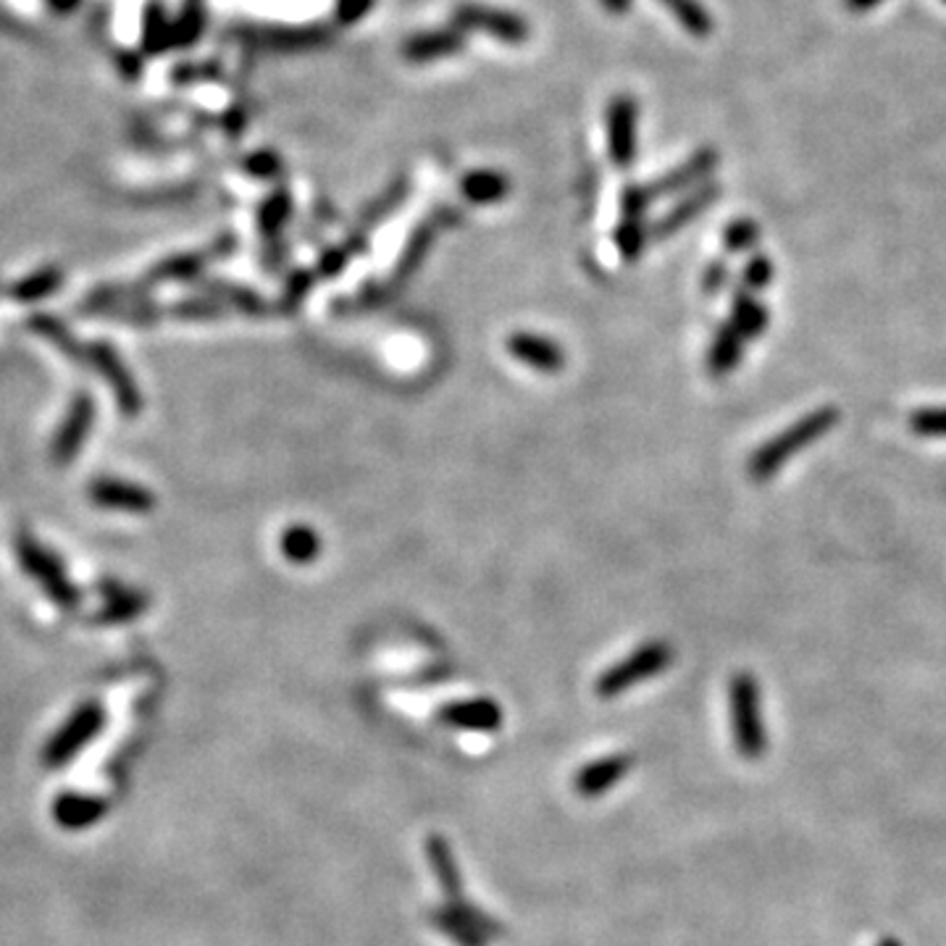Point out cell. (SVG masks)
I'll return each mask as SVG.
<instances>
[{
  "label": "cell",
  "mask_w": 946,
  "mask_h": 946,
  "mask_svg": "<svg viewBox=\"0 0 946 946\" xmlns=\"http://www.w3.org/2000/svg\"><path fill=\"white\" fill-rule=\"evenodd\" d=\"M838 418H842V414H838V408H834V405H823V408H815L810 410L807 416L796 418L789 429L775 434L773 439H767L763 447H757V450L750 455V464H746V474H750V479L752 481L771 479V476L779 474L796 452L807 450V447L817 443V439L826 437V434L838 424Z\"/></svg>",
  "instance_id": "1"
},
{
  "label": "cell",
  "mask_w": 946,
  "mask_h": 946,
  "mask_svg": "<svg viewBox=\"0 0 946 946\" xmlns=\"http://www.w3.org/2000/svg\"><path fill=\"white\" fill-rule=\"evenodd\" d=\"M729 713L734 744L746 760H760L765 755L767 736L763 721V700L755 675L736 673L729 684Z\"/></svg>",
  "instance_id": "2"
},
{
  "label": "cell",
  "mask_w": 946,
  "mask_h": 946,
  "mask_svg": "<svg viewBox=\"0 0 946 946\" xmlns=\"http://www.w3.org/2000/svg\"><path fill=\"white\" fill-rule=\"evenodd\" d=\"M673 663V650L665 642H647L637 647L629 658H623L621 663L608 668L600 679H597L594 692L600 700H616L629 689L650 681L654 675H660L668 665Z\"/></svg>",
  "instance_id": "3"
},
{
  "label": "cell",
  "mask_w": 946,
  "mask_h": 946,
  "mask_svg": "<svg viewBox=\"0 0 946 946\" xmlns=\"http://www.w3.org/2000/svg\"><path fill=\"white\" fill-rule=\"evenodd\" d=\"M17 558L21 568H24L32 579H38L48 597H51L53 602H59L61 608H74V604L80 602V592H77L74 584L67 579L59 560H55L38 539H32L30 533H19L17 537Z\"/></svg>",
  "instance_id": "4"
},
{
  "label": "cell",
  "mask_w": 946,
  "mask_h": 946,
  "mask_svg": "<svg viewBox=\"0 0 946 946\" xmlns=\"http://www.w3.org/2000/svg\"><path fill=\"white\" fill-rule=\"evenodd\" d=\"M103 721H105V713L98 702H84V705L77 708L74 713L69 715V721L55 731V736L48 742L45 752H42L45 765L59 767L63 763H69V760L74 757L84 744L92 742V736L101 731Z\"/></svg>",
  "instance_id": "5"
},
{
  "label": "cell",
  "mask_w": 946,
  "mask_h": 946,
  "mask_svg": "<svg viewBox=\"0 0 946 946\" xmlns=\"http://www.w3.org/2000/svg\"><path fill=\"white\" fill-rule=\"evenodd\" d=\"M452 21L460 30L487 32L497 40L508 42V45H521L523 40H529V24H526L521 17H516V13L510 11L492 9V6L464 3L455 9Z\"/></svg>",
  "instance_id": "6"
},
{
  "label": "cell",
  "mask_w": 946,
  "mask_h": 946,
  "mask_svg": "<svg viewBox=\"0 0 946 946\" xmlns=\"http://www.w3.org/2000/svg\"><path fill=\"white\" fill-rule=\"evenodd\" d=\"M82 360H88L90 366H95L98 372L103 374V379L109 382V387L113 389V397H116L121 414H126V416H138L140 414V410H142L140 387H138V384H134L130 368H126L124 363H121L119 353L113 350L111 345H103V343L88 345V347H84V358Z\"/></svg>",
  "instance_id": "7"
},
{
  "label": "cell",
  "mask_w": 946,
  "mask_h": 946,
  "mask_svg": "<svg viewBox=\"0 0 946 946\" xmlns=\"http://www.w3.org/2000/svg\"><path fill=\"white\" fill-rule=\"evenodd\" d=\"M637 101L616 95L608 105V153L618 169L631 166L637 159Z\"/></svg>",
  "instance_id": "8"
},
{
  "label": "cell",
  "mask_w": 946,
  "mask_h": 946,
  "mask_svg": "<svg viewBox=\"0 0 946 946\" xmlns=\"http://www.w3.org/2000/svg\"><path fill=\"white\" fill-rule=\"evenodd\" d=\"M718 161H721L718 151H713V148H702V151L689 155L686 161H681L679 166L660 176L658 182L647 184V192H650L652 201H658V197L675 195V192L696 190L700 184L708 182L710 174L715 172Z\"/></svg>",
  "instance_id": "9"
},
{
  "label": "cell",
  "mask_w": 946,
  "mask_h": 946,
  "mask_svg": "<svg viewBox=\"0 0 946 946\" xmlns=\"http://www.w3.org/2000/svg\"><path fill=\"white\" fill-rule=\"evenodd\" d=\"M95 421V403H92L90 393H80L71 400L67 418H63L59 434H55L53 443V460L59 466H67L77 452L82 450L84 439L92 429Z\"/></svg>",
  "instance_id": "10"
},
{
  "label": "cell",
  "mask_w": 946,
  "mask_h": 946,
  "mask_svg": "<svg viewBox=\"0 0 946 946\" xmlns=\"http://www.w3.org/2000/svg\"><path fill=\"white\" fill-rule=\"evenodd\" d=\"M439 723L458 731H476V734H492L502 725V710L489 696L476 700H458L439 710Z\"/></svg>",
  "instance_id": "11"
},
{
  "label": "cell",
  "mask_w": 946,
  "mask_h": 946,
  "mask_svg": "<svg viewBox=\"0 0 946 946\" xmlns=\"http://www.w3.org/2000/svg\"><path fill=\"white\" fill-rule=\"evenodd\" d=\"M92 502L121 513H151L155 508V497L151 489L124 479H95L90 487Z\"/></svg>",
  "instance_id": "12"
},
{
  "label": "cell",
  "mask_w": 946,
  "mask_h": 946,
  "mask_svg": "<svg viewBox=\"0 0 946 946\" xmlns=\"http://www.w3.org/2000/svg\"><path fill=\"white\" fill-rule=\"evenodd\" d=\"M508 350L518 363L542 374H558L566 366V353L550 337L533 332H516L508 337Z\"/></svg>",
  "instance_id": "13"
},
{
  "label": "cell",
  "mask_w": 946,
  "mask_h": 946,
  "mask_svg": "<svg viewBox=\"0 0 946 946\" xmlns=\"http://www.w3.org/2000/svg\"><path fill=\"white\" fill-rule=\"evenodd\" d=\"M718 197H721V187H718V184H713V182H705V184H700L696 190H689L686 195L681 197V201L665 213V216H660L658 222L652 224L650 237L652 240H665L679 230H684V226L692 224L696 216H702V211H705L710 203H715Z\"/></svg>",
  "instance_id": "14"
},
{
  "label": "cell",
  "mask_w": 946,
  "mask_h": 946,
  "mask_svg": "<svg viewBox=\"0 0 946 946\" xmlns=\"http://www.w3.org/2000/svg\"><path fill=\"white\" fill-rule=\"evenodd\" d=\"M631 767H634V757L623 755V752H618V755H604L600 760H594V763H587L579 773H576V792L587 796V800L602 796L604 792H610V789L621 784V779L631 771Z\"/></svg>",
  "instance_id": "15"
},
{
  "label": "cell",
  "mask_w": 946,
  "mask_h": 946,
  "mask_svg": "<svg viewBox=\"0 0 946 946\" xmlns=\"http://www.w3.org/2000/svg\"><path fill=\"white\" fill-rule=\"evenodd\" d=\"M426 855H429L431 871L439 881V888H443L445 896H447V907L460 909V913H474V909L468 907V902L464 896L458 865H455V857L450 852V844H447V838L437 836V834L429 836V842H426Z\"/></svg>",
  "instance_id": "16"
},
{
  "label": "cell",
  "mask_w": 946,
  "mask_h": 946,
  "mask_svg": "<svg viewBox=\"0 0 946 946\" xmlns=\"http://www.w3.org/2000/svg\"><path fill=\"white\" fill-rule=\"evenodd\" d=\"M234 247V240H218L216 247L213 251H203V253H182L174 255V258L159 263V266L153 268V274L148 276V282H187L195 279L197 274L203 272L208 263H213L216 258H224V255H230Z\"/></svg>",
  "instance_id": "17"
},
{
  "label": "cell",
  "mask_w": 946,
  "mask_h": 946,
  "mask_svg": "<svg viewBox=\"0 0 946 946\" xmlns=\"http://www.w3.org/2000/svg\"><path fill=\"white\" fill-rule=\"evenodd\" d=\"M464 48V38L455 30H429L421 34H414L403 45V55L414 63H429L455 55Z\"/></svg>",
  "instance_id": "18"
},
{
  "label": "cell",
  "mask_w": 946,
  "mask_h": 946,
  "mask_svg": "<svg viewBox=\"0 0 946 946\" xmlns=\"http://www.w3.org/2000/svg\"><path fill=\"white\" fill-rule=\"evenodd\" d=\"M742 353H744L742 332H739L731 322L721 324L718 326L713 345H710V353H708V372L713 376L731 374L739 363H742Z\"/></svg>",
  "instance_id": "19"
},
{
  "label": "cell",
  "mask_w": 946,
  "mask_h": 946,
  "mask_svg": "<svg viewBox=\"0 0 946 946\" xmlns=\"http://www.w3.org/2000/svg\"><path fill=\"white\" fill-rule=\"evenodd\" d=\"M105 813V802L98 800V796H80V794H67L59 796V802H55L53 815L55 821H59V826L63 828H88L95 821H101Z\"/></svg>",
  "instance_id": "20"
},
{
  "label": "cell",
  "mask_w": 946,
  "mask_h": 946,
  "mask_svg": "<svg viewBox=\"0 0 946 946\" xmlns=\"http://www.w3.org/2000/svg\"><path fill=\"white\" fill-rule=\"evenodd\" d=\"M431 923L450 936L458 946H484L487 936H481V917L476 913H460V909L445 907L431 915Z\"/></svg>",
  "instance_id": "21"
},
{
  "label": "cell",
  "mask_w": 946,
  "mask_h": 946,
  "mask_svg": "<svg viewBox=\"0 0 946 946\" xmlns=\"http://www.w3.org/2000/svg\"><path fill=\"white\" fill-rule=\"evenodd\" d=\"M731 324L742 332L744 339H757L771 324V316L755 295L746 293V289H736L734 301H731Z\"/></svg>",
  "instance_id": "22"
},
{
  "label": "cell",
  "mask_w": 946,
  "mask_h": 946,
  "mask_svg": "<svg viewBox=\"0 0 946 946\" xmlns=\"http://www.w3.org/2000/svg\"><path fill=\"white\" fill-rule=\"evenodd\" d=\"M437 232H439V224L434 222V218H431V222H424L421 226H416L414 234H410L408 242H405V247H403V253H400V261H397V266H395V272H393V279L397 284L408 282L410 276L416 274V268L421 266L424 255L431 247L434 234H437Z\"/></svg>",
  "instance_id": "23"
},
{
  "label": "cell",
  "mask_w": 946,
  "mask_h": 946,
  "mask_svg": "<svg viewBox=\"0 0 946 946\" xmlns=\"http://www.w3.org/2000/svg\"><path fill=\"white\" fill-rule=\"evenodd\" d=\"M460 192H464L466 201L476 205H489L508 195V180H505L500 172H489V169H484V172H468L464 180H460Z\"/></svg>",
  "instance_id": "24"
},
{
  "label": "cell",
  "mask_w": 946,
  "mask_h": 946,
  "mask_svg": "<svg viewBox=\"0 0 946 946\" xmlns=\"http://www.w3.org/2000/svg\"><path fill=\"white\" fill-rule=\"evenodd\" d=\"M282 552L289 563H313V560L322 555V537L303 523L289 526V529L282 533Z\"/></svg>",
  "instance_id": "25"
},
{
  "label": "cell",
  "mask_w": 946,
  "mask_h": 946,
  "mask_svg": "<svg viewBox=\"0 0 946 946\" xmlns=\"http://www.w3.org/2000/svg\"><path fill=\"white\" fill-rule=\"evenodd\" d=\"M105 592V589H103ZM109 602H105L101 621L103 623H124V621H134V618L142 616L148 610V600L145 594L140 592H130V589H121V587H111L109 592Z\"/></svg>",
  "instance_id": "26"
},
{
  "label": "cell",
  "mask_w": 946,
  "mask_h": 946,
  "mask_svg": "<svg viewBox=\"0 0 946 946\" xmlns=\"http://www.w3.org/2000/svg\"><path fill=\"white\" fill-rule=\"evenodd\" d=\"M63 274L59 268H42V272H34L32 276H27V279H21L17 287L11 289V297L17 303H38L42 297H48L55 289L61 287Z\"/></svg>",
  "instance_id": "27"
},
{
  "label": "cell",
  "mask_w": 946,
  "mask_h": 946,
  "mask_svg": "<svg viewBox=\"0 0 946 946\" xmlns=\"http://www.w3.org/2000/svg\"><path fill=\"white\" fill-rule=\"evenodd\" d=\"M289 213H293V197H289V192L287 190L274 192V195L268 197L258 211V230L263 232V237L274 240L284 226V222L289 218Z\"/></svg>",
  "instance_id": "28"
},
{
  "label": "cell",
  "mask_w": 946,
  "mask_h": 946,
  "mask_svg": "<svg viewBox=\"0 0 946 946\" xmlns=\"http://www.w3.org/2000/svg\"><path fill=\"white\" fill-rule=\"evenodd\" d=\"M205 293H211V297H216V301L232 303V308H237L242 313H253V316H261V313L266 311V303L261 301L258 293H251V289L237 287V284L208 282L205 284Z\"/></svg>",
  "instance_id": "29"
},
{
  "label": "cell",
  "mask_w": 946,
  "mask_h": 946,
  "mask_svg": "<svg viewBox=\"0 0 946 946\" xmlns=\"http://www.w3.org/2000/svg\"><path fill=\"white\" fill-rule=\"evenodd\" d=\"M663 3L675 13V19L681 21L686 32L696 34V38H705V34L713 32V21H710L708 11L696 0H663Z\"/></svg>",
  "instance_id": "30"
},
{
  "label": "cell",
  "mask_w": 946,
  "mask_h": 946,
  "mask_svg": "<svg viewBox=\"0 0 946 946\" xmlns=\"http://www.w3.org/2000/svg\"><path fill=\"white\" fill-rule=\"evenodd\" d=\"M650 234L644 230V218L623 216L616 230V245L625 261H637L644 251V242Z\"/></svg>",
  "instance_id": "31"
},
{
  "label": "cell",
  "mask_w": 946,
  "mask_h": 946,
  "mask_svg": "<svg viewBox=\"0 0 946 946\" xmlns=\"http://www.w3.org/2000/svg\"><path fill=\"white\" fill-rule=\"evenodd\" d=\"M30 326L40 334V337H45L48 343L59 347V350L69 353V355H84V347L77 345L74 334H71L67 326L59 322V318L42 316V313H38V316H34L30 322Z\"/></svg>",
  "instance_id": "32"
},
{
  "label": "cell",
  "mask_w": 946,
  "mask_h": 946,
  "mask_svg": "<svg viewBox=\"0 0 946 946\" xmlns=\"http://www.w3.org/2000/svg\"><path fill=\"white\" fill-rule=\"evenodd\" d=\"M760 242V224L752 218H734L723 232V247L725 253H746L752 247H757Z\"/></svg>",
  "instance_id": "33"
},
{
  "label": "cell",
  "mask_w": 946,
  "mask_h": 946,
  "mask_svg": "<svg viewBox=\"0 0 946 946\" xmlns=\"http://www.w3.org/2000/svg\"><path fill=\"white\" fill-rule=\"evenodd\" d=\"M773 274H775L773 261L763 253H755L750 261L744 263V268H742V289H746V293H752V295L763 293L767 284L773 282Z\"/></svg>",
  "instance_id": "34"
},
{
  "label": "cell",
  "mask_w": 946,
  "mask_h": 946,
  "mask_svg": "<svg viewBox=\"0 0 946 946\" xmlns=\"http://www.w3.org/2000/svg\"><path fill=\"white\" fill-rule=\"evenodd\" d=\"M169 313L174 318H187V322H208V318L222 316L224 303L216 297H192V301L176 303Z\"/></svg>",
  "instance_id": "35"
},
{
  "label": "cell",
  "mask_w": 946,
  "mask_h": 946,
  "mask_svg": "<svg viewBox=\"0 0 946 946\" xmlns=\"http://www.w3.org/2000/svg\"><path fill=\"white\" fill-rule=\"evenodd\" d=\"M915 434L920 437H946V408H920L909 418Z\"/></svg>",
  "instance_id": "36"
},
{
  "label": "cell",
  "mask_w": 946,
  "mask_h": 946,
  "mask_svg": "<svg viewBox=\"0 0 946 946\" xmlns=\"http://www.w3.org/2000/svg\"><path fill=\"white\" fill-rule=\"evenodd\" d=\"M729 276H731L729 263H725V261H713L705 268V274H702V282H700L702 293H705L708 297H715L725 287V284H729Z\"/></svg>",
  "instance_id": "37"
},
{
  "label": "cell",
  "mask_w": 946,
  "mask_h": 946,
  "mask_svg": "<svg viewBox=\"0 0 946 946\" xmlns=\"http://www.w3.org/2000/svg\"><path fill=\"white\" fill-rule=\"evenodd\" d=\"M372 9L374 0H337V6H334V19L343 27H350L366 17Z\"/></svg>",
  "instance_id": "38"
},
{
  "label": "cell",
  "mask_w": 946,
  "mask_h": 946,
  "mask_svg": "<svg viewBox=\"0 0 946 946\" xmlns=\"http://www.w3.org/2000/svg\"><path fill=\"white\" fill-rule=\"evenodd\" d=\"M405 184H400V187H393L387 192V195L382 197L379 203L376 205H372V208H368V213H366V218H363V224H376V222H384V218L389 216V213H393L395 208H397V203H403V197H405Z\"/></svg>",
  "instance_id": "39"
},
{
  "label": "cell",
  "mask_w": 946,
  "mask_h": 946,
  "mask_svg": "<svg viewBox=\"0 0 946 946\" xmlns=\"http://www.w3.org/2000/svg\"><path fill=\"white\" fill-rule=\"evenodd\" d=\"M313 279H316V274L311 272H297L289 276L287 289H284V305H287V308H297V305L303 303V297L308 295V289L313 287Z\"/></svg>",
  "instance_id": "40"
},
{
  "label": "cell",
  "mask_w": 946,
  "mask_h": 946,
  "mask_svg": "<svg viewBox=\"0 0 946 946\" xmlns=\"http://www.w3.org/2000/svg\"><path fill=\"white\" fill-rule=\"evenodd\" d=\"M245 169H247V174L258 176V180H272V176L279 174L282 163L274 153L261 151V153H253L251 159L245 161Z\"/></svg>",
  "instance_id": "41"
},
{
  "label": "cell",
  "mask_w": 946,
  "mask_h": 946,
  "mask_svg": "<svg viewBox=\"0 0 946 946\" xmlns=\"http://www.w3.org/2000/svg\"><path fill=\"white\" fill-rule=\"evenodd\" d=\"M350 258H353V251L347 245L332 247V251H326L322 255V261H318V274L326 276V279H332V276H337L339 272H343Z\"/></svg>",
  "instance_id": "42"
},
{
  "label": "cell",
  "mask_w": 946,
  "mask_h": 946,
  "mask_svg": "<svg viewBox=\"0 0 946 946\" xmlns=\"http://www.w3.org/2000/svg\"><path fill=\"white\" fill-rule=\"evenodd\" d=\"M881 3H884V0H844L846 9L855 11V13L873 11V9H876V6H881Z\"/></svg>",
  "instance_id": "43"
},
{
  "label": "cell",
  "mask_w": 946,
  "mask_h": 946,
  "mask_svg": "<svg viewBox=\"0 0 946 946\" xmlns=\"http://www.w3.org/2000/svg\"><path fill=\"white\" fill-rule=\"evenodd\" d=\"M602 6L613 13H623L631 6V0H602Z\"/></svg>",
  "instance_id": "44"
},
{
  "label": "cell",
  "mask_w": 946,
  "mask_h": 946,
  "mask_svg": "<svg viewBox=\"0 0 946 946\" xmlns=\"http://www.w3.org/2000/svg\"><path fill=\"white\" fill-rule=\"evenodd\" d=\"M53 6L55 9L67 11V9H71V6H77V0H53Z\"/></svg>",
  "instance_id": "45"
},
{
  "label": "cell",
  "mask_w": 946,
  "mask_h": 946,
  "mask_svg": "<svg viewBox=\"0 0 946 946\" xmlns=\"http://www.w3.org/2000/svg\"><path fill=\"white\" fill-rule=\"evenodd\" d=\"M876 946H902V944L896 942V938H884V942H878Z\"/></svg>",
  "instance_id": "46"
},
{
  "label": "cell",
  "mask_w": 946,
  "mask_h": 946,
  "mask_svg": "<svg viewBox=\"0 0 946 946\" xmlns=\"http://www.w3.org/2000/svg\"><path fill=\"white\" fill-rule=\"evenodd\" d=\"M944 3H946V0H944Z\"/></svg>",
  "instance_id": "47"
}]
</instances>
